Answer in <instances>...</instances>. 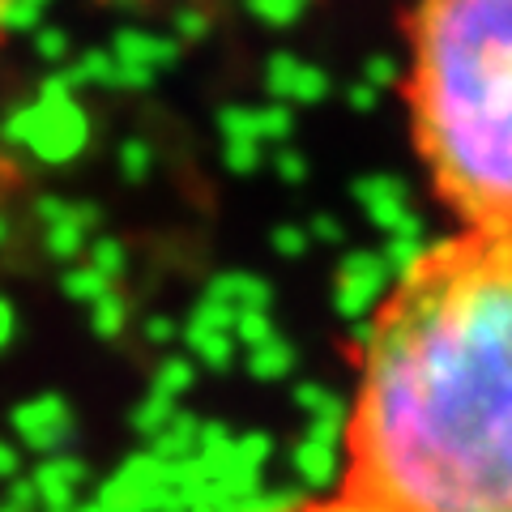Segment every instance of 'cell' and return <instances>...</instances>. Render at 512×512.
Wrapping results in <instances>:
<instances>
[{
  "mask_svg": "<svg viewBox=\"0 0 512 512\" xmlns=\"http://www.w3.org/2000/svg\"><path fill=\"white\" fill-rule=\"evenodd\" d=\"M342 495L380 512H512V231L423 248L380 299Z\"/></svg>",
  "mask_w": 512,
  "mask_h": 512,
  "instance_id": "1",
  "label": "cell"
},
{
  "mask_svg": "<svg viewBox=\"0 0 512 512\" xmlns=\"http://www.w3.org/2000/svg\"><path fill=\"white\" fill-rule=\"evenodd\" d=\"M410 111L419 154L466 231H512V0H423Z\"/></svg>",
  "mask_w": 512,
  "mask_h": 512,
  "instance_id": "2",
  "label": "cell"
},
{
  "mask_svg": "<svg viewBox=\"0 0 512 512\" xmlns=\"http://www.w3.org/2000/svg\"><path fill=\"white\" fill-rule=\"evenodd\" d=\"M9 133H13V141H22V146L39 150L47 158H64V154H73L77 146H82L86 120H82V111H77L73 99H64V103H35V107H26L22 116L9 124Z\"/></svg>",
  "mask_w": 512,
  "mask_h": 512,
  "instance_id": "3",
  "label": "cell"
},
{
  "mask_svg": "<svg viewBox=\"0 0 512 512\" xmlns=\"http://www.w3.org/2000/svg\"><path fill=\"white\" fill-rule=\"evenodd\" d=\"M380 274H384V261H380V256H355V261H346L342 286H338L342 312H363L367 303H376L380 286H384Z\"/></svg>",
  "mask_w": 512,
  "mask_h": 512,
  "instance_id": "4",
  "label": "cell"
},
{
  "mask_svg": "<svg viewBox=\"0 0 512 512\" xmlns=\"http://www.w3.org/2000/svg\"><path fill=\"white\" fill-rule=\"evenodd\" d=\"M269 86H274V94H282V99L312 103L316 94L325 90V77H320V69H312V64H303V60H278L274 73H269Z\"/></svg>",
  "mask_w": 512,
  "mask_h": 512,
  "instance_id": "5",
  "label": "cell"
},
{
  "mask_svg": "<svg viewBox=\"0 0 512 512\" xmlns=\"http://www.w3.org/2000/svg\"><path fill=\"white\" fill-rule=\"evenodd\" d=\"M256 355H252V367H256V376H278L286 372V363H291V346L278 342V338H269L261 346H252Z\"/></svg>",
  "mask_w": 512,
  "mask_h": 512,
  "instance_id": "6",
  "label": "cell"
},
{
  "mask_svg": "<svg viewBox=\"0 0 512 512\" xmlns=\"http://www.w3.org/2000/svg\"><path fill=\"white\" fill-rule=\"evenodd\" d=\"M278 512H380V508L350 500V495H333V500H312V504H295V508H278Z\"/></svg>",
  "mask_w": 512,
  "mask_h": 512,
  "instance_id": "7",
  "label": "cell"
},
{
  "mask_svg": "<svg viewBox=\"0 0 512 512\" xmlns=\"http://www.w3.org/2000/svg\"><path fill=\"white\" fill-rule=\"evenodd\" d=\"M299 5H308V0H252V9L261 13V18H269V22L291 18V13H295Z\"/></svg>",
  "mask_w": 512,
  "mask_h": 512,
  "instance_id": "8",
  "label": "cell"
},
{
  "mask_svg": "<svg viewBox=\"0 0 512 512\" xmlns=\"http://www.w3.org/2000/svg\"><path fill=\"white\" fill-rule=\"evenodd\" d=\"M9 329H13V316H9V308H5V303H0V346L9 342Z\"/></svg>",
  "mask_w": 512,
  "mask_h": 512,
  "instance_id": "9",
  "label": "cell"
},
{
  "mask_svg": "<svg viewBox=\"0 0 512 512\" xmlns=\"http://www.w3.org/2000/svg\"><path fill=\"white\" fill-rule=\"evenodd\" d=\"M5 26H9V0H0V35H5Z\"/></svg>",
  "mask_w": 512,
  "mask_h": 512,
  "instance_id": "10",
  "label": "cell"
}]
</instances>
